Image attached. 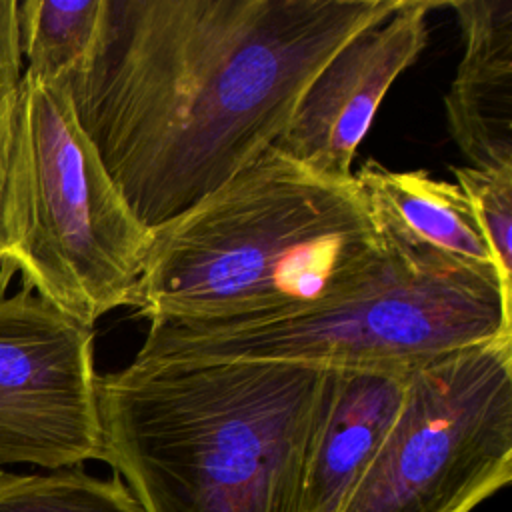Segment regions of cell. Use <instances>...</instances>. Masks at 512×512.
Wrapping results in <instances>:
<instances>
[{
	"label": "cell",
	"mask_w": 512,
	"mask_h": 512,
	"mask_svg": "<svg viewBox=\"0 0 512 512\" xmlns=\"http://www.w3.org/2000/svg\"><path fill=\"white\" fill-rule=\"evenodd\" d=\"M436 0H400L382 20L352 36L300 96L276 148L314 172L350 180L352 160L394 80L428 42Z\"/></svg>",
	"instance_id": "8"
},
{
	"label": "cell",
	"mask_w": 512,
	"mask_h": 512,
	"mask_svg": "<svg viewBox=\"0 0 512 512\" xmlns=\"http://www.w3.org/2000/svg\"><path fill=\"white\" fill-rule=\"evenodd\" d=\"M18 0H0V196L6 174L12 112L24 62L18 46Z\"/></svg>",
	"instance_id": "15"
},
{
	"label": "cell",
	"mask_w": 512,
	"mask_h": 512,
	"mask_svg": "<svg viewBox=\"0 0 512 512\" xmlns=\"http://www.w3.org/2000/svg\"><path fill=\"white\" fill-rule=\"evenodd\" d=\"M150 242L82 130L64 84L22 72L0 196V264L94 328L128 304Z\"/></svg>",
	"instance_id": "5"
},
{
	"label": "cell",
	"mask_w": 512,
	"mask_h": 512,
	"mask_svg": "<svg viewBox=\"0 0 512 512\" xmlns=\"http://www.w3.org/2000/svg\"><path fill=\"white\" fill-rule=\"evenodd\" d=\"M512 480V336L410 372L398 416L342 512H472Z\"/></svg>",
	"instance_id": "6"
},
{
	"label": "cell",
	"mask_w": 512,
	"mask_h": 512,
	"mask_svg": "<svg viewBox=\"0 0 512 512\" xmlns=\"http://www.w3.org/2000/svg\"><path fill=\"white\" fill-rule=\"evenodd\" d=\"M410 372L334 370L308 462L306 512H342L398 416Z\"/></svg>",
	"instance_id": "10"
},
{
	"label": "cell",
	"mask_w": 512,
	"mask_h": 512,
	"mask_svg": "<svg viewBox=\"0 0 512 512\" xmlns=\"http://www.w3.org/2000/svg\"><path fill=\"white\" fill-rule=\"evenodd\" d=\"M334 370L136 362L98 374V460L142 512H306Z\"/></svg>",
	"instance_id": "2"
},
{
	"label": "cell",
	"mask_w": 512,
	"mask_h": 512,
	"mask_svg": "<svg viewBox=\"0 0 512 512\" xmlns=\"http://www.w3.org/2000/svg\"><path fill=\"white\" fill-rule=\"evenodd\" d=\"M14 272L0 264V464L60 470L98 460L94 328L28 284L8 294Z\"/></svg>",
	"instance_id": "7"
},
{
	"label": "cell",
	"mask_w": 512,
	"mask_h": 512,
	"mask_svg": "<svg viewBox=\"0 0 512 512\" xmlns=\"http://www.w3.org/2000/svg\"><path fill=\"white\" fill-rule=\"evenodd\" d=\"M0 512H142L120 476L96 478L82 468L44 474L0 470Z\"/></svg>",
	"instance_id": "13"
},
{
	"label": "cell",
	"mask_w": 512,
	"mask_h": 512,
	"mask_svg": "<svg viewBox=\"0 0 512 512\" xmlns=\"http://www.w3.org/2000/svg\"><path fill=\"white\" fill-rule=\"evenodd\" d=\"M392 256L354 176H322L270 146L150 230L126 306L148 324L286 314L366 286Z\"/></svg>",
	"instance_id": "3"
},
{
	"label": "cell",
	"mask_w": 512,
	"mask_h": 512,
	"mask_svg": "<svg viewBox=\"0 0 512 512\" xmlns=\"http://www.w3.org/2000/svg\"><path fill=\"white\" fill-rule=\"evenodd\" d=\"M104 14V0L18 2V46L24 74L64 84L88 60Z\"/></svg>",
	"instance_id": "12"
},
{
	"label": "cell",
	"mask_w": 512,
	"mask_h": 512,
	"mask_svg": "<svg viewBox=\"0 0 512 512\" xmlns=\"http://www.w3.org/2000/svg\"><path fill=\"white\" fill-rule=\"evenodd\" d=\"M390 244V266L342 298L260 318L154 322L134 360H258L408 372L444 354L512 336V304L496 276Z\"/></svg>",
	"instance_id": "4"
},
{
	"label": "cell",
	"mask_w": 512,
	"mask_h": 512,
	"mask_svg": "<svg viewBox=\"0 0 512 512\" xmlns=\"http://www.w3.org/2000/svg\"><path fill=\"white\" fill-rule=\"evenodd\" d=\"M400 0H104L64 86L146 228L228 182L284 132L322 66Z\"/></svg>",
	"instance_id": "1"
},
{
	"label": "cell",
	"mask_w": 512,
	"mask_h": 512,
	"mask_svg": "<svg viewBox=\"0 0 512 512\" xmlns=\"http://www.w3.org/2000/svg\"><path fill=\"white\" fill-rule=\"evenodd\" d=\"M464 54L444 98L448 132L472 168H512V0L446 2Z\"/></svg>",
	"instance_id": "9"
},
{
	"label": "cell",
	"mask_w": 512,
	"mask_h": 512,
	"mask_svg": "<svg viewBox=\"0 0 512 512\" xmlns=\"http://www.w3.org/2000/svg\"><path fill=\"white\" fill-rule=\"evenodd\" d=\"M456 186L470 200L484 240L490 248L498 282L512 304V168L482 170L450 166Z\"/></svg>",
	"instance_id": "14"
},
{
	"label": "cell",
	"mask_w": 512,
	"mask_h": 512,
	"mask_svg": "<svg viewBox=\"0 0 512 512\" xmlns=\"http://www.w3.org/2000/svg\"><path fill=\"white\" fill-rule=\"evenodd\" d=\"M354 180L386 238L498 278L474 208L456 184L426 170L396 172L376 160L364 162Z\"/></svg>",
	"instance_id": "11"
}]
</instances>
